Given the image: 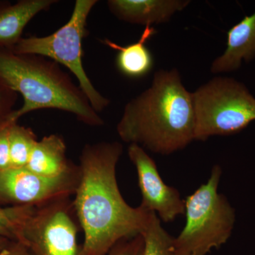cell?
Wrapping results in <instances>:
<instances>
[{"instance_id":"603a6c76","label":"cell","mask_w":255,"mask_h":255,"mask_svg":"<svg viewBox=\"0 0 255 255\" xmlns=\"http://www.w3.org/2000/svg\"><path fill=\"white\" fill-rule=\"evenodd\" d=\"M10 241H11V240L0 236V251H1L3 248H4L5 247L7 246Z\"/></svg>"},{"instance_id":"5b68a950","label":"cell","mask_w":255,"mask_h":255,"mask_svg":"<svg viewBox=\"0 0 255 255\" xmlns=\"http://www.w3.org/2000/svg\"><path fill=\"white\" fill-rule=\"evenodd\" d=\"M15 241L31 255H81L73 201L60 198L38 206L9 208Z\"/></svg>"},{"instance_id":"3957f363","label":"cell","mask_w":255,"mask_h":255,"mask_svg":"<svg viewBox=\"0 0 255 255\" xmlns=\"http://www.w3.org/2000/svg\"><path fill=\"white\" fill-rule=\"evenodd\" d=\"M0 85L22 96L23 105L13 114L15 122L30 112L53 109L73 114L90 127L105 124L79 85L46 57L0 49Z\"/></svg>"},{"instance_id":"ffe728a7","label":"cell","mask_w":255,"mask_h":255,"mask_svg":"<svg viewBox=\"0 0 255 255\" xmlns=\"http://www.w3.org/2000/svg\"><path fill=\"white\" fill-rule=\"evenodd\" d=\"M0 255H31L27 248L18 241H11L1 251Z\"/></svg>"},{"instance_id":"2e32d148","label":"cell","mask_w":255,"mask_h":255,"mask_svg":"<svg viewBox=\"0 0 255 255\" xmlns=\"http://www.w3.org/2000/svg\"><path fill=\"white\" fill-rule=\"evenodd\" d=\"M144 241L142 255H174V238L161 225V220L155 212L141 233Z\"/></svg>"},{"instance_id":"8fae6325","label":"cell","mask_w":255,"mask_h":255,"mask_svg":"<svg viewBox=\"0 0 255 255\" xmlns=\"http://www.w3.org/2000/svg\"><path fill=\"white\" fill-rule=\"evenodd\" d=\"M227 47L221 56L214 60L211 73H229L241 68L243 60L255 58V11L228 30Z\"/></svg>"},{"instance_id":"277c9868","label":"cell","mask_w":255,"mask_h":255,"mask_svg":"<svg viewBox=\"0 0 255 255\" xmlns=\"http://www.w3.org/2000/svg\"><path fill=\"white\" fill-rule=\"evenodd\" d=\"M222 169L215 165L207 182L185 203L186 223L174 238V255H206L228 241L236 221L234 209L218 192Z\"/></svg>"},{"instance_id":"44dd1931","label":"cell","mask_w":255,"mask_h":255,"mask_svg":"<svg viewBox=\"0 0 255 255\" xmlns=\"http://www.w3.org/2000/svg\"><path fill=\"white\" fill-rule=\"evenodd\" d=\"M0 236L8 238L11 241H15V236L13 231L1 221H0Z\"/></svg>"},{"instance_id":"ac0fdd59","label":"cell","mask_w":255,"mask_h":255,"mask_svg":"<svg viewBox=\"0 0 255 255\" xmlns=\"http://www.w3.org/2000/svg\"><path fill=\"white\" fill-rule=\"evenodd\" d=\"M143 248V238L140 234L119 242L105 255H142Z\"/></svg>"},{"instance_id":"9a60e30c","label":"cell","mask_w":255,"mask_h":255,"mask_svg":"<svg viewBox=\"0 0 255 255\" xmlns=\"http://www.w3.org/2000/svg\"><path fill=\"white\" fill-rule=\"evenodd\" d=\"M10 168L26 167L33 147L38 142L30 128L14 123L9 129Z\"/></svg>"},{"instance_id":"e0dca14e","label":"cell","mask_w":255,"mask_h":255,"mask_svg":"<svg viewBox=\"0 0 255 255\" xmlns=\"http://www.w3.org/2000/svg\"><path fill=\"white\" fill-rule=\"evenodd\" d=\"M18 94L4 85H0V128L17 123L13 120Z\"/></svg>"},{"instance_id":"7402d4cb","label":"cell","mask_w":255,"mask_h":255,"mask_svg":"<svg viewBox=\"0 0 255 255\" xmlns=\"http://www.w3.org/2000/svg\"><path fill=\"white\" fill-rule=\"evenodd\" d=\"M0 221H1L3 223H4L6 226H8V227L13 231V233H14V234L12 223H11V220H10L9 211H8V209H3L0 208Z\"/></svg>"},{"instance_id":"ba28073f","label":"cell","mask_w":255,"mask_h":255,"mask_svg":"<svg viewBox=\"0 0 255 255\" xmlns=\"http://www.w3.org/2000/svg\"><path fill=\"white\" fill-rule=\"evenodd\" d=\"M80 172L58 177H46L23 168H9L0 172V202L16 206H38L75 194Z\"/></svg>"},{"instance_id":"9c48e42d","label":"cell","mask_w":255,"mask_h":255,"mask_svg":"<svg viewBox=\"0 0 255 255\" xmlns=\"http://www.w3.org/2000/svg\"><path fill=\"white\" fill-rule=\"evenodd\" d=\"M128 155L136 169L141 193L140 206L155 212L164 222H171L185 213V203L175 188L167 185L160 177L154 159L142 147L130 144Z\"/></svg>"},{"instance_id":"d6986e66","label":"cell","mask_w":255,"mask_h":255,"mask_svg":"<svg viewBox=\"0 0 255 255\" xmlns=\"http://www.w3.org/2000/svg\"><path fill=\"white\" fill-rule=\"evenodd\" d=\"M11 125L0 128V172L10 168L11 165L9 140V129Z\"/></svg>"},{"instance_id":"30bf717a","label":"cell","mask_w":255,"mask_h":255,"mask_svg":"<svg viewBox=\"0 0 255 255\" xmlns=\"http://www.w3.org/2000/svg\"><path fill=\"white\" fill-rule=\"evenodd\" d=\"M190 2L189 0H109L107 6L121 21L145 26L167 22Z\"/></svg>"},{"instance_id":"7c38bea8","label":"cell","mask_w":255,"mask_h":255,"mask_svg":"<svg viewBox=\"0 0 255 255\" xmlns=\"http://www.w3.org/2000/svg\"><path fill=\"white\" fill-rule=\"evenodd\" d=\"M56 2L55 0H19L15 4L0 3V49L12 50L23 38L26 25Z\"/></svg>"},{"instance_id":"4fadbf2b","label":"cell","mask_w":255,"mask_h":255,"mask_svg":"<svg viewBox=\"0 0 255 255\" xmlns=\"http://www.w3.org/2000/svg\"><path fill=\"white\" fill-rule=\"evenodd\" d=\"M75 167L67 157L66 145L58 134H51L38 140L26 166L33 173L50 178L65 175Z\"/></svg>"},{"instance_id":"6da1fadb","label":"cell","mask_w":255,"mask_h":255,"mask_svg":"<svg viewBox=\"0 0 255 255\" xmlns=\"http://www.w3.org/2000/svg\"><path fill=\"white\" fill-rule=\"evenodd\" d=\"M123 152L119 142L87 144L80 157V177L73 201L84 233L81 255H105L123 240L141 234L152 211L132 207L124 200L117 180Z\"/></svg>"},{"instance_id":"7a4b0ae2","label":"cell","mask_w":255,"mask_h":255,"mask_svg":"<svg viewBox=\"0 0 255 255\" xmlns=\"http://www.w3.org/2000/svg\"><path fill=\"white\" fill-rule=\"evenodd\" d=\"M194 129L191 93L176 68L156 72L150 87L126 105L117 127L123 141L161 155L185 148Z\"/></svg>"},{"instance_id":"5bb4252c","label":"cell","mask_w":255,"mask_h":255,"mask_svg":"<svg viewBox=\"0 0 255 255\" xmlns=\"http://www.w3.org/2000/svg\"><path fill=\"white\" fill-rule=\"evenodd\" d=\"M156 33L157 30L153 26H145L138 41L127 46H120L107 38L101 42L118 52L116 65L122 75L129 78H142L154 67L153 56L145 43Z\"/></svg>"},{"instance_id":"52a82bcc","label":"cell","mask_w":255,"mask_h":255,"mask_svg":"<svg viewBox=\"0 0 255 255\" xmlns=\"http://www.w3.org/2000/svg\"><path fill=\"white\" fill-rule=\"evenodd\" d=\"M97 2V0H77L70 19L59 29L48 36L22 38L11 50L20 54L41 55L68 68L99 114L109 107L110 100L94 86L82 63V42L88 33L87 18Z\"/></svg>"},{"instance_id":"8992f818","label":"cell","mask_w":255,"mask_h":255,"mask_svg":"<svg viewBox=\"0 0 255 255\" xmlns=\"http://www.w3.org/2000/svg\"><path fill=\"white\" fill-rule=\"evenodd\" d=\"M194 140L238 133L255 121V98L244 84L217 77L191 93Z\"/></svg>"}]
</instances>
